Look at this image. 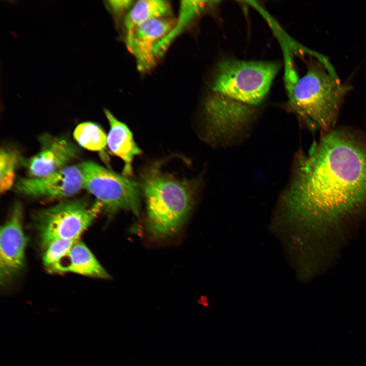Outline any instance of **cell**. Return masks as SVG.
<instances>
[{
	"label": "cell",
	"instance_id": "1",
	"mask_svg": "<svg viewBox=\"0 0 366 366\" xmlns=\"http://www.w3.org/2000/svg\"><path fill=\"white\" fill-rule=\"evenodd\" d=\"M280 203L297 251L319 267H331L366 222V134L332 129L298 152Z\"/></svg>",
	"mask_w": 366,
	"mask_h": 366
},
{
	"label": "cell",
	"instance_id": "2",
	"mask_svg": "<svg viewBox=\"0 0 366 366\" xmlns=\"http://www.w3.org/2000/svg\"><path fill=\"white\" fill-rule=\"evenodd\" d=\"M350 86L343 83L328 59L314 53L304 74L293 85L291 105L310 130L332 129Z\"/></svg>",
	"mask_w": 366,
	"mask_h": 366
},
{
	"label": "cell",
	"instance_id": "3",
	"mask_svg": "<svg viewBox=\"0 0 366 366\" xmlns=\"http://www.w3.org/2000/svg\"><path fill=\"white\" fill-rule=\"evenodd\" d=\"M141 188L146 205V230L155 240L178 233L193 208L195 186L155 166L142 175Z\"/></svg>",
	"mask_w": 366,
	"mask_h": 366
},
{
	"label": "cell",
	"instance_id": "4",
	"mask_svg": "<svg viewBox=\"0 0 366 366\" xmlns=\"http://www.w3.org/2000/svg\"><path fill=\"white\" fill-rule=\"evenodd\" d=\"M280 68L276 62L225 59L218 66L212 92L256 108L267 96Z\"/></svg>",
	"mask_w": 366,
	"mask_h": 366
},
{
	"label": "cell",
	"instance_id": "5",
	"mask_svg": "<svg viewBox=\"0 0 366 366\" xmlns=\"http://www.w3.org/2000/svg\"><path fill=\"white\" fill-rule=\"evenodd\" d=\"M102 206L79 200H63L38 211L35 224L43 248L57 239L77 240L90 225Z\"/></svg>",
	"mask_w": 366,
	"mask_h": 366
},
{
	"label": "cell",
	"instance_id": "6",
	"mask_svg": "<svg viewBox=\"0 0 366 366\" xmlns=\"http://www.w3.org/2000/svg\"><path fill=\"white\" fill-rule=\"evenodd\" d=\"M80 166L83 188L96 197L110 216L122 209L139 216L140 190L135 180L93 161L83 162Z\"/></svg>",
	"mask_w": 366,
	"mask_h": 366
},
{
	"label": "cell",
	"instance_id": "7",
	"mask_svg": "<svg viewBox=\"0 0 366 366\" xmlns=\"http://www.w3.org/2000/svg\"><path fill=\"white\" fill-rule=\"evenodd\" d=\"M256 113L255 107L213 93L204 104L205 138L229 143L247 128Z\"/></svg>",
	"mask_w": 366,
	"mask_h": 366
},
{
	"label": "cell",
	"instance_id": "8",
	"mask_svg": "<svg viewBox=\"0 0 366 366\" xmlns=\"http://www.w3.org/2000/svg\"><path fill=\"white\" fill-rule=\"evenodd\" d=\"M22 207L15 204L8 220L1 227L0 282L5 286L20 272L25 264L27 241L22 227Z\"/></svg>",
	"mask_w": 366,
	"mask_h": 366
},
{
	"label": "cell",
	"instance_id": "9",
	"mask_svg": "<svg viewBox=\"0 0 366 366\" xmlns=\"http://www.w3.org/2000/svg\"><path fill=\"white\" fill-rule=\"evenodd\" d=\"M83 188L79 165L67 166L39 177L21 178L16 183L18 192L26 195L52 198H67Z\"/></svg>",
	"mask_w": 366,
	"mask_h": 366
},
{
	"label": "cell",
	"instance_id": "10",
	"mask_svg": "<svg viewBox=\"0 0 366 366\" xmlns=\"http://www.w3.org/2000/svg\"><path fill=\"white\" fill-rule=\"evenodd\" d=\"M175 22L171 17L154 19L137 26L126 37L127 49L134 57L140 72L147 71L154 67L159 58L158 45L170 33Z\"/></svg>",
	"mask_w": 366,
	"mask_h": 366
},
{
	"label": "cell",
	"instance_id": "11",
	"mask_svg": "<svg viewBox=\"0 0 366 366\" xmlns=\"http://www.w3.org/2000/svg\"><path fill=\"white\" fill-rule=\"evenodd\" d=\"M41 148L25 162L30 177L48 175L66 166L78 155L77 147L66 138L45 135L40 138Z\"/></svg>",
	"mask_w": 366,
	"mask_h": 366
},
{
	"label": "cell",
	"instance_id": "12",
	"mask_svg": "<svg viewBox=\"0 0 366 366\" xmlns=\"http://www.w3.org/2000/svg\"><path fill=\"white\" fill-rule=\"evenodd\" d=\"M54 272H73L87 277L108 279L110 275L80 239L49 269Z\"/></svg>",
	"mask_w": 366,
	"mask_h": 366
},
{
	"label": "cell",
	"instance_id": "13",
	"mask_svg": "<svg viewBox=\"0 0 366 366\" xmlns=\"http://www.w3.org/2000/svg\"><path fill=\"white\" fill-rule=\"evenodd\" d=\"M104 113L109 122L110 130L107 135V145L110 151L125 163L123 175L132 174V162L135 156L141 150L135 142L132 133L124 123L118 120L107 109Z\"/></svg>",
	"mask_w": 366,
	"mask_h": 366
},
{
	"label": "cell",
	"instance_id": "14",
	"mask_svg": "<svg viewBox=\"0 0 366 366\" xmlns=\"http://www.w3.org/2000/svg\"><path fill=\"white\" fill-rule=\"evenodd\" d=\"M171 7L164 0H141L134 3L125 19L126 37L140 25L150 20L170 17Z\"/></svg>",
	"mask_w": 366,
	"mask_h": 366
},
{
	"label": "cell",
	"instance_id": "15",
	"mask_svg": "<svg viewBox=\"0 0 366 366\" xmlns=\"http://www.w3.org/2000/svg\"><path fill=\"white\" fill-rule=\"evenodd\" d=\"M210 1H182L180 4L178 18L170 33L161 42L157 48L159 58L166 51L171 42L184 29L210 4Z\"/></svg>",
	"mask_w": 366,
	"mask_h": 366
},
{
	"label": "cell",
	"instance_id": "16",
	"mask_svg": "<svg viewBox=\"0 0 366 366\" xmlns=\"http://www.w3.org/2000/svg\"><path fill=\"white\" fill-rule=\"evenodd\" d=\"M73 136L80 146L89 150L102 151L107 145V136L101 127L93 122L79 124Z\"/></svg>",
	"mask_w": 366,
	"mask_h": 366
},
{
	"label": "cell",
	"instance_id": "17",
	"mask_svg": "<svg viewBox=\"0 0 366 366\" xmlns=\"http://www.w3.org/2000/svg\"><path fill=\"white\" fill-rule=\"evenodd\" d=\"M19 157L16 151L2 147L0 151V192L4 193L13 186Z\"/></svg>",
	"mask_w": 366,
	"mask_h": 366
},
{
	"label": "cell",
	"instance_id": "18",
	"mask_svg": "<svg viewBox=\"0 0 366 366\" xmlns=\"http://www.w3.org/2000/svg\"><path fill=\"white\" fill-rule=\"evenodd\" d=\"M77 240L57 239L48 243L43 248L44 265L49 269L70 250Z\"/></svg>",
	"mask_w": 366,
	"mask_h": 366
},
{
	"label": "cell",
	"instance_id": "19",
	"mask_svg": "<svg viewBox=\"0 0 366 366\" xmlns=\"http://www.w3.org/2000/svg\"><path fill=\"white\" fill-rule=\"evenodd\" d=\"M108 2L111 9L118 14L128 13L135 3L131 0H113Z\"/></svg>",
	"mask_w": 366,
	"mask_h": 366
}]
</instances>
